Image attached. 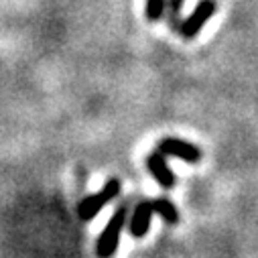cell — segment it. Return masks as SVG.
Returning <instances> with one entry per match:
<instances>
[{
	"label": "cell",
	"mask_w": 258,
	"mask_h": 258,
	"mask_svg": "<svg viewBox=\"0 0 258 258\" xmlns=\"http://www.w3.org/2000/svg\"><path fill=\"white\" fill-rule=\"evenodd\" d=\"M120 189H122V183H120V179H116V177H112V179H108L106 183H104V187L100 189V191H96L94 196H88V198H84L82 202H80V206H78V214H80V218L84 220V222H90V220H94L116 196H120Z\"/></svg>",
	"instance_id": "6da1fadb"
},
{
	"label": "cell",
	"mask_w": 258,
	"mask_h": 258,
	"mask_svg": "<svg viewBox=\"0 0 258 258\" xmlns=\"http://www.w3.org/2000/svg\"><path fill=\"white\" fill-rule=\"evenodd\" d=\"M126 206H120L114 216L108 220L106 228L102 230L100 238H98V244H96V254L98 258H112L118 250V244H120V236H122V230L126 226Z\"/></svg>",
	"instance_id": "7a4b0ae2"
},
{
	"label": "cell",
	"mask_w": 258,
	"mask_h": 258,
	"mask_svg": "<svg viewBox=\"0 0 258 258\" xmlns=\"http://www.w3.org/2000/svg\"><path fill=\"white\" fill-rule=\"evenodd\" d=\"M216 9H218L216 0H200L198 7L193 9V13H191L185 21H181L179 35H181L183 39H196V37L202 33V29L210 23V19L214 17Z\"/></svg>",
	"instance_id": "3957f363"
},
{
	"label": "cell",
	"mask_w": 258,
	"mask_h": 258,
	"mask_svg": "<svg viewBox=\"0 0 258 258\" xmlns=\"http://www.w3.org/2000/svg\"><path fill=\"white\" fill-rule=\"evenodd\" d=\"M159 153L169 155V157H177L189 165H196L204 159V151L198 145L187 143L183 139H163L159 143Z\"/></svg>",
	"instance_id": "277c9868"
},
{
	"label": "cell",
	"mask_w": 258,
	"mask_h": 258,
	"mask_svg": "<svg viewBox=\"0 0 258 258\" xmlns=\"http://www.w3.org/2000/svg\"><path fill=\"white\" fill-rule=\"evenodd\" d=\"M153 216L155 214H153V206H151L149 200L137 204V208L133 212V218H131V224H128V232H131V236L137 238V240L145 238L149 234V230H151Z\"/></svg>",
	"instance_id": "5b68a950"
},
{
	"label": "cell",
	"mask_w": 258,
	"mask_h": 258,
	"mask_svg": "<svg viewBox=\"0 0 258 258\" xmlns=\"http://www.w3.org/2000/svg\"><path fill=\"white\" fill-rule=\"evenodd\" d=\"M147 169L149 173L157 179V183L163 187V189H173L177 179H175V173L171 171L169 163L165 161V155L161 153H151L147 157Z\"/></svg>",
	"instance_id": "8992f818"
},
{
	"label": "cell",
	"mask_w": 258,
	"mask_h": 258,
	"mask_svg": "<svg viewBox=\"0 0 258 258\" xmlns=\"http://www.w3.org/2000/svg\"><path fill=\"white\" fill-rule=\"evenodd\" d=\"M151 206H153V214L161 216L165 224L169 226H175L179 222V212L175 208V204L167 198H157V200H151Z\"/></svg>",
	"instance_id": "52a82bcc"
},
{
	"label": "cell",
	"mask_w": 258,
	"mask_h": 258,
	"mask_svg": "<svg viewBox=\"0 0 258 258\" xmlns=\"http://www.w3.org/2000/svg\"><path fill=\"white\" fill-rule=\"evenodd\" d=\"M185 0H165V9H167V25L173 31H179L181 27V7Z\"/></svg>",
	"instance_id": "ba28073f"
},
{
	"label": "cell",
	"mask_w": 258,
	"mask_h": 258,
	"mask_svg": "<svg viewBox=\"0 0 258 258\" xmlns=\"http://www.w3.org/2000/svg\"><path fill=\"white\" fill-rule=\"evenodd\" d=\"M145 15L149 23H159L165 17V0H147Z\"/></svg>",
	"instance_id": "9c48e42d"
}]
</instances>
